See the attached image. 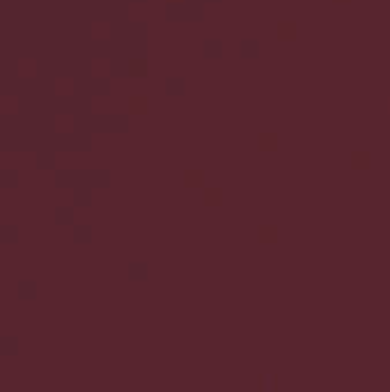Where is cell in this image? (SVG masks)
<instances>
[{
  "label": "cell",
  "instance_id": "6da1fadb",
  "mask_svg": "<svg viewBox=\"0 0 390 392\" xmlns=\"http://www.w3.org/2000/svg\"><path fill=\"white\" fill-rule=\"evenodd\" d=\"M129 74H133V76H147V65H145V60H131Z\"/></svg>",
  "mask_w": 390,
  "mask_h": 392
}]
</instances>
